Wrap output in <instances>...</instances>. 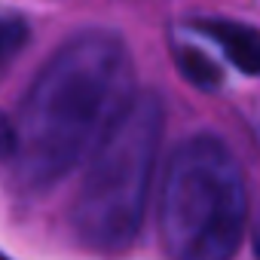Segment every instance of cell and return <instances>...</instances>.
<instances>
[{"label":"cell","instance_id":"obj_1","mask_svg":"<svg viewBox=\"0 0 260 260\" xmlns=\"http://www.w3.org/2000/svg\"><path fill=\"white\" fill-rule=\"evenodd\" d=\"M128 46L110 31L68 40L31 83L19 119L13 162L22 187L49 190L86 162L135 98Z\"/></svg>","mask_w":260,"mask_h":260},{"label":"cell","instance_id":"obj_2","mask_svg":"<svg viewBox=\"0 0 260 260\" xmlns=\"http://www.w3.org/2000/svg\"><path fill=\"white\" fill-rule=\"evenodd\" d=\"M166 110L159 95L141 92L89 156V172L71 205V226L95 251H122L135 242L159 159Z\"/></svg>","mask_w":260,"mask_h":260},{"label":"cell","instance_id":"obj_3","mask_svg":"<svg viewBox=\"0 0 260 260\" xmlns=\"http://www.w3.org/2000/svg\"><path fill=\"white\" fill-rule=\"evenodd\" d=\"M248 220L245 175L214 135H193L169 156L159 233L172 260H230Z\"/></svg>","mask_w":260,"mask_h":260},{"label":"cell","instance_id":"obj_4","mask_svg":"<svg viewBox=\"0 0 260 260\" xmlns=\"http://www.w3.org/2000/svg\"><path fill=\"white\" fill-rule=\"evenodd\" d=\"M199 31L208 34V40H214L239 71L260 77V34L254 28L236 22H202Z\"/></svg>","mask_w":260,"mask_h":260},{"label":"cell","instance_id":"obj_5","mask_svg":"<svg viewBox=\"0 0 260 260\" xmlns=\"http://www.w3.org/2000/svg\"><path fill=\"white\" fill-rule=\"evenodd\" d=\"M178 64H181L184 77L193 80L196 86H202V89H217V86H220V71H217V64H214L208 55H202L199 49H193V46L178 49Z\"/></svg>","mask_w":260,"mask_h":260},{"label":"cell","instance_id":"obj_6","mask_svg":"<svg viewBox=\"0 0 260 260\" xmlns=\"http://www.w3.org/2000/svg\"><path fill=\"white\" fill-rule=\"evenodd\" d=\"M31 31L19 16H0V68L10 64L28 43Z\"/></svg>","mask_w":260,"mask_h":260},{"label":"cell","instance_id":"obj_7","mask_svg":"<svg viewBox=\"0 0 260 260\" xmlns=\"http://www.w3.org/2000/svg\"><path fill=\"white\" fill-rule=\"evenodd\" d=\"M254 254H257V260H260V214H257V220H254Z\"/></svg>","mask_w":260,"mask_h":260}]
</instances>
